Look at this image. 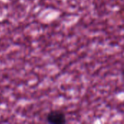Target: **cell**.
<instances>
[{
  "mask_svg": "<svg viewBox=\"0 0 124 124\" xmlns=\"http://www.w3.org/2000/svg\"><path fill=\"white\" fill-rule=\"evenodd\" d=\"M46 121L52 124H64L66 123L65 114L60 110L51 111L46 116Z\"/></svg>",
  "mask_w": 124,
  "mask_h": 124,
  "instance_id": "1",
  "label": "cell"
},
{
  "mask_svg": "<svg viewBox=\"0 0 124 124\" xmlns=\"http://www.w3.org/2000/svg\"><path fill=\"white\" fill-rule=\"evenodd\" d=\"M122 74H123V77H124V70H123V72H122Z\"/></svg>",
  "mask_w": 124,
  "mask_h": 124,
  "instance_id": "2",
  "label": "cell"
}]
</instances>
